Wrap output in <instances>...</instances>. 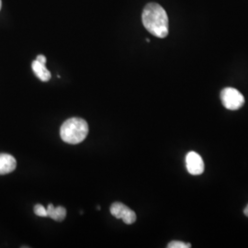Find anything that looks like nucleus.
Wrapping results in <instances>:
<instances>
[{
	"instance_id": "obj_7",
	"label": "nucleus",
	"mask_w": 248,
	"mask_h": 248,
	"mask_svg": "<svg viewBox=\"0 0 248 248\" xmlns=\"http://www.w3.org/2000/svg\"><path fill=\"white\" fill-rule=\"evenodd\" d=\"M32 71L34 72L36 77L43 81V82H47L51 79V73L46 68L45 64L42 62H38L37 60H34L31 64Z\"/></svg>"
},
{
	"instance_id": "obj_6",
	"label": "nucleus",
	"mask_w": 248,
	"mask_h": 248,
	"mask_svg": "<svg viewBox=\"0 0 248 248\" xmlns=\"http://www.w3.org/2000/svg\"><path fill=\"white\" fill-rule=\"evenodd\" d=\"M17 167V161L9 154H0V175L13 172Z\"/></svg>"
},
{
	"instance_id": "obj_13",
	"label": "nucleus",
	"mask_w": 248,
	"mask_h": 248,
	"mask_svg": "<svg viewBox=\"0 0 248 248\" xmlns=\"http://www.w3.org/2000/svg\"><path fill=\"white\" fill-rule=\"evenodd\" d=\"M2 8V2H1V0H0V9Z\"/></svg>"
},
{
	"instance_id": "obj_2",
	"label": "nucleus",
	"mask_w": 248,
	"mask_h": 248,
	"mask_svg": "<svg viewBox=\"0 0 248 248\" xmlns=\"http://www.w3.org/2000/svg\"><path fill=\"white\" fill-rule=\"evenodd\" d=\"M89 133L88 123L81 118L66 120L60 129V136L64 142L78 144L83 142Z\"/></svg>"
},
{
	"instance_id": "obj_10",
	"label": "nucleus",
	"mask_w": 248,
	"mask_h": 248,
	"mask_svg": "<svg viewBox=\"0 0 248 248\" xmlns=\"http://www.w3.org/2000/svg\"><path fill=\"white\" fill-rule=\"evenodd\" d=\"M169 248H190L191 245L190 244H185L181 241H173L171 243H169L168 245Z\"/></svg>"
},
{
	"instance_id": "obj_4",
	"label": "nucleus",
	"mask_w": 248,
	"mask_h": 248,
	"mask_svg": "<svg viewBox=\"0 0 248 248\" xmlns=\"http://www.w3.org/2000/svg\"><path fill=\"white\" fill-rule=\"evenodd\" d=\"M110 213L117 219H122L126 224H133L137 219L136 213L122 202L111 204Z\"/></svg>"
},
{
	"instance_id": "obj_5",
	"label": "nucleus",
	"mask_w": 248,
	"mask_h": 248,
	"mask_svg": "<svg viewBox=\"0 0 248 248\" xmlns=\"http://www.w3.org/2000/svg\"><path fill=\"white\" fill-rule=\"evenodd\" d=\"M186 167L187 172L193 176H199L202 174L205 169L202 156L193 151L187 153L186 155Z\"/></svg>"
},
{
	"instance_id": "obj_11",
	"label": "nucleus",
	"mask_w": 248,
	"mask_h": 248,
	"mask_svg": "<svg viewBox=\"0 0 248 248\" xmlns=\"http://www.w3.org/2000/svg\"><path fill=\"white\" fill-rule=\"evenodd\" d=\"M36 60H37L38 62L44 63V64H46V61H47V60H46V57H45V55H43V54L38 55L37 58H36Z\"/></svg>"
},
{
	"instance_id": "obj_12",
	"label": "nucleus",
	"mask_w": 248,
	"mask_h": 248,
	"mask_svg": "<svg viewBox=\"0 0 248 248\" xmlns=\"http://www.w3.org/2000/svg\"><path fill=\"white\" fill-rule=\"evenodd\" d=\"M244 213H245V215L246 216H248V205L245 208V210H244Z\"/></svg>"
},
{
	"instance_id": "obj_8",
	"label": "nucleus",
	"mask_w": 248,
	"mask_h": 248,
	"mask_svg": "<svg viewBox=\"0 0 248 248\" xmlns=\"http://www.w3.org/2000/svg\"><path fill=\"white\" fill-rule=\"evenodd\" d=\"M46 209H47L48 217H50L51 219H53L56 222H62L66 217V210L64 207L62 206L54 207L53 204H49Z\"/></svg>"
},
{
	"instance_id": "obj_9",
	"label": "nucleus",
	"mask_w": 248,
	"mask_h": 248,
	"mask_svg": "<svg viewBox=\"0 0 248 248\" xmlns=\"http://www.w3.org/2000/svg\"><path fill=\"white\" fill-rule=\"evenodd\" d=\"M34 213L37 216H40V217H48L47 209L41 204H36L34 206Z\"/></svg>"
},
{
	"instance_id": "obj_3",
	"label": "nucleus",
	"mask_w": 248,
	"mask_h": 248,
	"mask_svg": "<svg viewBox=\"0 0 248 248\" xmlns=\"http://www.w3.org/2000/svg\"><path fill=\"white\" fill-rule=\"evenodd\" d=\"M222 105L229 110H237L245 104V98L239 90L233 88L223 89L221 92Z\"/></svg>"
},
{
	"instance_id": "obj_1",
	"label": "nucleus",
	"mask_w": 248,
	"mask_h": 248,
	"mask_svg": "<svg viewBox=\"0 0 248 248\" xmlns=\"http://www.w3.org/2000/svg\"><path fill=\"white\" fill-rule=\"evenodd\" d=\"M142 24L152 35L166 38L169 35V17L166 10L156 3L147 4L142 15Z\"/></svg>"
}]
</instances>
